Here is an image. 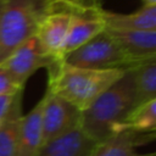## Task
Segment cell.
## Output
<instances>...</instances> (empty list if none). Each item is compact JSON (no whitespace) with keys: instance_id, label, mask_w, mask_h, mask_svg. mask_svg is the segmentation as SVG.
I'll return each mask as SVG.
<instances>
[{"instance_id":"obj_1","label":"cell","mask_w":156,"mask_h":156,"mask_svg":"<svg viewBox=\"0 0 156 156\" xmlns=\"http://www.w3.org/2000/svg\"><path fill=\"white\" fill-rule=\"evenodd\" d=\"M48 90L71 102L79 111L85 110L100 94L116 83L127 69H90L52 60L48 66Z\"/></svg>"},{"instance_id":"obj_2","label":"cell","mask_w":156,"mask_h":156,"mask_svg":"<svg viewBox=\"0 0 156 156\" xmlns=\"http://www.w3.org/2000/svg\"><path fill=\"white\" fill-rule=\"evenodd\" d=\"M134 108L133 72L126 73L85 110L80 111L79 124L83 132L95 143L104 141L118 132L119 126Z\"/></svg>"},{"instance_id":"obj_3","label":"cell","mask_w":156,"mask_h":156,"mask_svg":"<svg viewBox=\"0 0 156 156\" xmlns=\"http://www.w3.org/2000/svg\"><path fill=\"white\" fill-rule=\"evenodd\" d=\"M54 0H2L0 16V65L27 39L35 35Z\"/></svg>"},{"instance_id":"obj_4","label":"cell","mask_w":156,"mask_h":156,"mask_svg":"<svg viewBox=\"0 0 156 156\" xmlns=\"http://www.w3.org/2000/svg\"><path fill=\"white\" fill-rule=\"evenodd\" d=\"M63 60L67 65L79 68H133L132 58L107 29L94 37L84 45L67 54Z\"/></svg>"},{"instance_id":"obj_5","label":"cell","mask_w":156,"mask_h":156,"mask_svg":"<svg viewBox=\"0 0 156 156\" xmlns=\"http://www.w3.org/2000/svg\"><path fill=\"white\" fill-rule=\"evenodd\" d=\"M52 58L44 54L37 35H33L22 43L1 65L15 84L23 88L27 79L38 68L46 67Z\"/></svg>"},{"instance_id":"obj_6","label":"cell","mask_w":156,"mask_h":156,"mask_svg":"<svg viewBox=\"0 0 156 156\" xmlns=\"http://www.w3.org/2000/svg\"><path fill=\"white\" fill-rule=\"evenodd\" d=\"M46 102L43 112L41 145L65 134L79 124L80 111L67 100L46 89Z\"/></svg>"},{"instance_id":"obj_7","label":"cell","mask_w":156,"mask_h":156,"mask_svg":"<svg viewBox=\"0 0 156 156\" xmlns=\"http://www.w3.org/2000/svg\"><path fill=\"white\" fill-rule=\"evenodd\" d=\"M71 13L55 10L48 13L40 22L35 35L46 56L63 60L61 50L71 24Z\"/></svg>"},{"instance_id":"obj_8","label":"cell","mask_w":156,"mask_h":156,"mask_svg":"<svg viewBox=\"0 0 156 156\" xmlns=\"http://www.w3.org/2000/svg\"><path fill=\"white\" fill-rule=\"evenodd\" d=\"M133 61V68L156 61V32L135 29H108Z\"/></svg>"},{"instance_id":"obj_9","label":"cell","mask_w":156,"mask_h":156,"mask_svg":"<svg viewBox=\"0 0 156 156\" xmlns=\"http://www.w3.org/2000/svg\"><path fill=\"white\" fill-rule=\"evenodd\" d=\"M96 144L83 132L80 124H77L65 134L41 145L35 156H89Z\"/></svg>"},{"instance_id":"obj_10","label":"cell","mask_w":156,"mask_h":156,"mask_svg":"<svg viewBox=\"0 0 156 156\" xmlns=\"http://www.w3.org/2000/svg\"><path fill=\"white\" fill-rule=\"evenodd\" d=\"M106 11L107 10L99 15L72 16L71 24L61 50V55L63 58L67 54L84 45L106 29Z\"/></svg>"},{"instance_id":"obj_11","label":"cell","mask_w":156,"mask_h":156,"mask_svg":"<svg viewBox=\"0 0 156 156\" xmlns=\"http://www.w3.org/2000/svg\"><path fill=\"white\" fill-rule=\"evenodd\" d=\"M46 102V93L30 110L29 113L22 116L18 145L16 156H35L41 146L43 135V112Z\"/></svg>"},{"instance_id":"obj_12","label":"cell","mask_w":156,"mask_h":156,"mask_svg":"<svg viewBox=\"0 0 156 156\" xmlns=\"http://www.w3.org/2000/svg\"><path fill=\"white\" fill-rule=\"evenodd\" d=\"M106 28L135 29L156 32V5L143 6L132 13H115L106 11Z\"/></svg>"},{"instance_id":"obj_13","label":"cell","mask_w":156,"mask_h":156,"mask_svg":"<svg viewBox=\"0 0 156 156\" xmlns=\"http://www.w3.org/2000/svg\"><path fill=\"white\" fill-rule=\"evenodd\" d=\"M22 91L16 94L11 107L0 123V156H16L22 121Z\"/></svg>"},{"instance_id":"obj_14","label":"cell","mask_w":156,"mask_h":156,"mask_svg":"<svg viewBox=\"0 0 156 156\" xmlns=\"http://www.w3.org/2000/svg\"><path fill=\"white\" fill-rule=\"evenodd\" d=\"M136 132L124 129L98 143L89 156H156V151L147 154L136 152Z\"/></svg>"},{"instance_id":"obj_15","label":"cell","mask_w":156,"mask_h":156,"mask_svg":"<svg viewBox=\"0 0 156 156\" xmlns=\"http://www.w3.org/2000/svg\"><path fill=\"white\" fill-rule=\"evenodd\" d=\"M129 69L133 72L135 108L156 98V61L146 62Z\"/></svg>"},{"instance_id":"obj_16","label":"cell","mask_w":156,"mask_h":156,"mask_svg":"<svg viewBox=\"0 0 156 156\" xmlns=\"http://www.w3.org/2000/svg\"><path fill=\"white\" fill-rule=\"evenodd\" d=\"M154 128H156V98L135 107L119 126L118 132L124 129L145 132Z\"/></svg>"},{"instance_id":"obj_17","label":"cell","mask_w":156,"mask_h":156,"mask_svg":"<svg viewBox=\"0 0 156 156\" xmlns=\"http://www.w3.org/2000/svg\"><path fill=\"white\" fill-rule=\"evenodd\" d=\"M23 90V88H20L15 84V82L11 79L7 71L4 68L2 65H0V95H9V94H17L18 91Z\"/></svg>"},{"instance_id":"obj_18","label":"cell","mask_w":156,"mask_h":156,"mask_svg":"<svg viewBox=\"0 0 156 156\" xmlns=\"http://www.w3.org/2000/svg\"><path fill=\"white\" fill-rule=\"evenodd\" d=\"M16 94H9V95H0V123L6 116L9 108L11 107Z\"/></svg>"},{"instance_id":"obj_19","label":"cell","mask_w":156,"mask_h":156,"mask_svg":"<svg viewBox=\"0 0 156 156\" xmlns=\"http://www.w3.org/2000/svg\"><path fill=\"white\" fill-rule=\"evenodd\" d=\"M155 139H156V128L150 129V130H145V132H136V143H138V145L152 141Z\"/></svg>"},{"instance_id":"obj_20","label":"cell","mask_w":156,"mask_h":156,"mask_svg":"<svg viewBox=\"0 0 156 156\" xmlns=\"http://www.w3.org/2000/svg\"><path fill=\"white\" fill-rule=\"evenodd\" d=\"M144 6H151V5H156V0H143Z\"/></svg>"},{"instance_id":"obj_21","label":"cell","mask_w":156,"mask_h":156,"mask_svg":"<svg viewBox=\"0 0 156 156\" xmlns=\"http://www.w3.org/2000/svg\"><path fill=\"white\" fill-rule=\"evenodd\" d=\"M1 11H2V0H0V16H1Z\"/></svg>"}]
</instances>
